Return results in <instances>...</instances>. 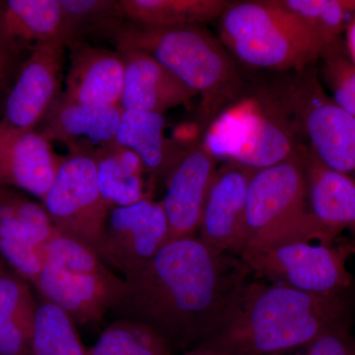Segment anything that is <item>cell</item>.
<instances>
[{
	"instance_id": "obj_12",
	"label": "cell",
	"mask_w": 355,
	"mask_h": 355,
	"mask_svg": "<svg viewBox=\"0 0 355 355\" xmlns=\"http://www.w3.org/2000/svg\"><path fill=\"white\" fill-rule=\"evenodd\" d=\"M57 233L43 205L19 190L0 187V258L32 286Z\"/></svg>"
},
{
	"instance_id": "obj_14",
	"label": "cell",
	"mask_w": 355,
	"mask_h": 355,
	"mask_svg": "<svg viewBox=\"0 0 355 355\" xmlns=\"http://www.w3.org/2000/svg\"><path fill=\"white\" fill-rule=\"evenodd\" d=\"M67 48L60 41L33 46L7 96L1 120L19 130H35L60 95Z\"/></svg>"
},
{
	"instance_id": "obj_32",
	"label": "cell",
	"mask_w": 355,
	"mask_h": 355,
	"mask_svg": "<svg viewBox=\"0 0 355 355\" xmlns=\"http://www.w3.org/2000/svg\"><path fill=\"white\" fill-rule=\"evenodd\" d=\"M20 51L19 49L7 43L0 37V88L10 76Z\"/></svg>"
},
{
	"instance_id": "obj_17",
	"label": "cell",
	"mask_w": 355,
	"mask_h": 355,
	"mask_svg": "<svg viewBox=\"0 0 355 355\" xmlns=\"http://www.w3.org/2000/svg\"><path fill=\"white\" fill-rule=\"evenodd\" d=\"M123 110L70 101L60 94L40 123L39 133L64 144L69 153H93L116 139Z\"/></svg>"
},
{
	"instance_id": "obj_4",
	"label": "cell",
	"mask_w": 355,
	"mask_h": 355,
	"mask_svg": "<svg viewBox=\"0 0 355 355\" xmlns=\"http://www.w3.org/2000/svg\"><path fill=\"white\" fill-rule=\"evenodd\" d=\"M218 20L221 43L235 60L252 69L301 71L326 50L279 0L230 1Z\"/></svg>"
},
{
	"instance_id": "obj_6",
	"label": "cell",
	"mask_w": 355,
	"mask_h": 355,
	"mask_svg": "<svg viewBox=\"0 0 355 355\" xmlns=\"http://www.w3.org/2000/svg\"><path fill=\"white\" fill-rule=\"evenodd\" d=\"M256 170L248 186L247 248L318 241L331 244L338 235L310 211L303 153Z\"/></svg>"
},
{
	"instance_id": "obj_15",
	"label": "cell",
	"mask_w": 355,
	"mask_h": 355,
	"mask_svg": "<svg viewBox=\"0 0 355 355\" xmlns=\"http://www.w3.org/2000/svg\"><path fill=\"white\" fill-rule=\"evenodd\" d=\"M216 160L202 142L191 144L166 178L162 203L169 241L198 235L205 202L216 177Z\"/></svg>"
},
{
	"instance_id": "obj_26",
	"label": "cell",
	"mask_w": 355,
	"mask_h": 355,
	"mask_svg": "<svg viewBox=\"0 0 355 355\" xmlns=\"http://www.w3.org/2000/svg\"><path fill=\"white\" fill-rule=\"evenodd\" d=\"M171 350L169 343L150 327L120 318L105 329L88 355H170Z\"/></svg>"
},
{
	"instance_id": "obj_13",
	"label": "cell",
	"mask_w": 355,
	"mask_h": 355,
	"mask_svg": "<svg viewBox=\"0 0 355 355\" xmlns=\"http://www.w3.org/2000/svg\"><path fill=\"white\" fill-rule=\"evenodd\" d=\"M253 173L233 163L217 169L198 230V237L209 246L238 258L248 244L247 193Z\"/></svg>"
},
{
	"instance_id": "obj_3",
	"label": "cell",
	"mask_w": 355,
	"mask_h": 355,
	"mask_svg": "<svg viewBox=\"0 0 355 355\" xmlns=\"http://www.w3.org/2000/svg\"><path fill=\"white\" fill-rule=\"evenodd\" d=\"M96 34L109 38L116 51L148 53L191 89L200 97L198 125L202 133L244 93L234 58L203 26L159 28L116 21Z\"/></svg>"
},
{
	"instance_id": "obj_1",
	"label": "cell",
	"mask_w": 355,
	"mask_h": 355,
	"mask_svg": "<svg viewBox=\"0 0 355 355\" xmlns=\"http://www.w3.org/2000/svg\"><path fill=\"white\" fill-rule=\"evenodd\" d=\"M250 273L240 258L198 235L181 238L123 277L125 294L114 311L150 327L172 349H191L221 330Z\"/></svg>"
},
{
	"instance_id": "obj_31",
	"label": "cell",
	"mask_w": 355,
	"mask_h": 355,
	"mask_svg": "<svg viewBox=\"0 0 355 355\" xmlns=\"http://www.w3.org/2000/svg\"><path fill=\"white\" fill-rule=\"evenodd\" d=\"M302 355H355V338L350 331L349 322L319 336Z\"/></svg>"
},
{
	"instance_id": "obj_2",
	"label": "cell",
	"mask_w": 355,
	"mask_h": 355,
	"mask_svg": "<svg viewBox=\"0 0 355 355\" xmlns=\"http://www.w3.org/2000/svg\"><path fill=\"white\" fill-rule=\"evenodd\" d=\"M352 307L349 293H309L248 280L227 321L205 345L226 355H282L307 349L349 322Z\"/></svg>"
},
{
	"instance_id": "obj_27",
	"label": "cell",
	"mask_w": 355,
	"mask_h": 355,
	"mask_svg": "<svg viewBox=\"0 0 355 355\" xmlns=\"http://www.w3.org/2000/svg\"><path fill=\"white\" fill-rule=\"evenodd\" d=\"M31 349L32 355H88L73 320L46 301L37 309Z\"/></svg>"
},
{
	"instance_id": "obj_29",
	"label": "cell",
	"mask_w": 355,
	"mask_h": 355,
	"mask_svg": "<svg viewBox=\"0 0 355 355\" xmlns=\"http://www.w3.org/2000/svg\"><path fill=\"white\" fill-rule=\"evenodd\" d=\"M321 76L333 101L355 119V65L343 40L328 46L319 58Z\"/></svg>"
},
{
	"instance_id": "obj_19",
	"label": "cell",
	"mask_w": 355,
	"mask_h": 355,
	"mask_svg": "<svg viewBox=\"0 0 355 355\" xmlns=\"http://www.w3.org/2000/svg\"><path fill=\"white\" fill-rule=\"evenodd\" d=\"M125 79L120 107L123 111L163 114L168 110L189 106L198 95L148 53L123 51Z\"/></svg>"
},
{
	"instance_id": "obj_34",
	"label": "cell",
	"mask_w": 355,
	"mask_h": 355,
	"mask_svg": "<svg viewBox=\"0 0 355 355\" xmlns=\"http://www.w3.org/2000/svg\"><path fill=\"white\" fill-rule=\"evenodd\" d=\"M184 355H226L223 352H219L214 347H210L209 345H198L189 350Z\"/></svg>"
},
{
	"instance_id": "obj_7",
	"label": "cell",
	"mask_w": 355,
	"mask_h": 355,
	"mask_svg": "<svg viewBox=\"0 0 355 355\" xmlns=\"http://www.w3.org/2000/svg\"><path fill=\"white\" fill-rule=\"evenodd\" d=\"M311 67L289 72L270 87L301 142L324 165L355 181V119L333 101Z\"/></svg>"
},
{
	"instance_id": "obj_16",
	"label": "cell",
	"mask_w": 355,
	"mask_h": 355,
	"mask_svg": "<svg viewBox=\"0 0 355 355\" xmlns=\"http://www.w3.org/2000/svg\"><path fill=\"white\" fill-rule=\"evenodd\" d=\"M64 157L36 130H23L0 120V187L42 198L51 188Z\"/></svg>"
},
{
	"instance_id": "obj_18",
	"label": "cell",
	"mask_w": 355,
	"mask_h": 355,
	"mask_svg": "<svg viewBox=\"0 0 355 355\" xmlns=\"http://www.w3.org/2000/svg\"><path fill=\"white\" fill-rule=\"evenodd\" d=\"M69 49L70 64L62 94L70 101L120 107L125 79L121 51L81 40Z\"/></svg>"
},
{
	"instance_id": "obj_20",
	"label": "cell",
	"mask_w": 355,
	"mask_h": 355,
	"mask_svg": "<svg viewBox=\"0 0 355 355\" xmlns=\"http://www.w3.org/2000/svg\"><path fill=\"white\" fill-rule=\"evenodd\" d=\"M0 37L22 51L35 44L79 41L70 29L60 0L0 1Z\"/></svg>"
},
{
	"instance_id": "obj_23",
	"label": "cell",
	"mask_w": 355,
	"mask_h": 355,
	"mask_svg": "<svg viewBox=\"0 0 355 355\" xmlns=\"http://www.w3.org/2000/svg\"><path fill=\"white\" fill-rule=\"evenodd\" d=\"M92 156L100 190L111 209L151 198L154 180L137 154L114 141Z\"/></svg>"
},
{
	"instance_id": "obj_28",
	"label": "cell",
	"mask_w": 355,
	"mask_h": 355,
	"mask_svg": "<svg viewBox=\"0 0 355 355\" xmlns=\"http://www.w3.org/2000/svg\"><path fill=\"white\" fill-rule=\"evenodd\" d=\"M297 15L323 43L324 48L342 40L355 15V0H279Z\"/></svg>"
},
{
	"instance_id": "obj_33",
	"label": "cell",
	"mask_w": 355,
	"mask_h": 355,
	"mask_svg": "<svg viewBox=\"0 0 355 355\" xmlns=\"http://www.w3.org/2000/svg\"><path fill=\"white\" fill-rule=\"evenodd\" d=\"M345 46L350 60L355 65V15L349 20L345 28Z\"/></svg>"
},
{
	"instance_id": "obj_9",
	"label": "cell",
	"mask_w": 355,
	"mask_h": 355,
	"mask_svg": "<svg viewBox=\"0 0 355 355\" xmlns=\"http://www.w3.org/2000/svg\"><path fill=\"white\" fill-rule=\"evenodd\" d=\"M42 205L60 234L83 243L99 256L111 207L100 190L92 153L64 157Z\"/></svg>"
},
{
	"instance_id": "obj_25",
	"label": "cell",
	"mask_w": 355,
	"mask_h": 355,
	"mask_svg": "<svg viewBox=\"0 0 355 355\" xmlns=\"http://www.w3.org/2000/svg\"><path fill=\"white\" fill-rule=\"evenodd\" d=\"M225 0H120L123 21L149 27L203 26L218 20Z\"/></svg>"
},
{
	"instance_id": "obj_24",
	"label": "cell",
	"mask_w": 355,
	"mask_h": 355,
	"mask_svg": "<svg viewBox=\"0 0 355 355\" xmlns=\"http://www.w3.org/2000/svg\"><path fill=\"white\" fill-rule=\"evenodd\" d=\"M30 282L0 261V355H32L37 304Z\"/></svg>"
},
{
	"instance_id": "obj_21",
	"label": "cell",
	"mask_w": 355,
	"mask_h": 355,
	"mask_svg": "<svg viewBox=\"0 0 355 355\" xmlns=\"http://www.w3.org/2000/svg\"><path fill=\"white\" fill-rule=\"evenodd\" d=\"M303 163L313 216L336 235L343 230L355 234V181L324 165L307 146Z\"/></svg>"
},
{
	"instance_id": "obj_30",
	"label": "cell",
	"mask_w": 355,
	"mask_h": 355,
	"mask_svg": "<svg viewBox=\"0 0 355 355\" xmlns=\"http://www.w3.org/2000/svg\"><path fill=\"white\" fill-rule=\"evenodd\" d=\"M60 3L77 40L109 23L123 21L120 0H60Z\"/></svg>"
},
{
	"instance_id": "obj_22",
	"label": "cell",
	"mask_w": 355,
	"mask_h": 355,
	"mask_svg": "<svg viewBox=\"0 0 355 355\" xmlns=\"http://www.w3.org/2000/svg\"><path fill=\"white\" fill-rule=\"evenodd\" d=\"M164 128L163 114L128 110L121 114L114 139L139 156L154 181L166 180L184 149L190 146L167 139Z\"/></svg>"
},
{
	"instance_id": "obj_10",
	"label": "cell",
	"mask_w": 355,
	"mask_h": 355,
	"mask_svg": "<svg viewBox=\"0 0 355 355\" xmlns=\"http://www.w3.org/2000/svg\"><path fill=\"white\" fill-rule=\"evenodd\" d=\"M43 301L64 311L74 323L95 324L118 307L125 291L123 277L110 268L74 270L44 261L33 284Z\"/></svg>"
},
{
	"instance_id": "obj_11",
	"label": "cell",
	"mask_w": 355,
	"mask_h": 355,
	"mask_svg": "<svg viewBox=\"0 0 355 355\" xmlns=\"http://www.w3.org/2000/svg\"><path fill=\"white\" fill-rule=\"evenodd\" d=\"M169 241V224L161 202L146 198L110 210L100 259L123 277L151 260Z\"/></svg>"
},
{
	"instance_id": "obj_8",
	"label": "cell",
	"mask_w": 355,
	"mask_h": 355,
	"mask_svg": "<svg viewBox=\"0 0 355 355\" xmlns=\"http://www.w3.org/2000/svg\"><path fill=\"white\" fill-rule=\"evenodd\" d=\"M355 250L326 243L297 241L277 246L247 248L240 260L251 273L272 284L316 294H347L352 277L347 261Z\"/></svg>"
},
{
	"instance_id": "obj_5",
	"label": "cell",
	"mask_w": 355,
	"mask_h": 355,
	"mask_svg": "<svg viewBox=\"0 0 355 355\" xmlns=\"http://www.w3.org/2000/svg\"><path fill=\"white\" fill-rule=\"evenodd\" d=\"M202 135V146L217 161L254 171L297 155L305 147L272 87L243 93Z\"/></svg>"
}]
</instances>
